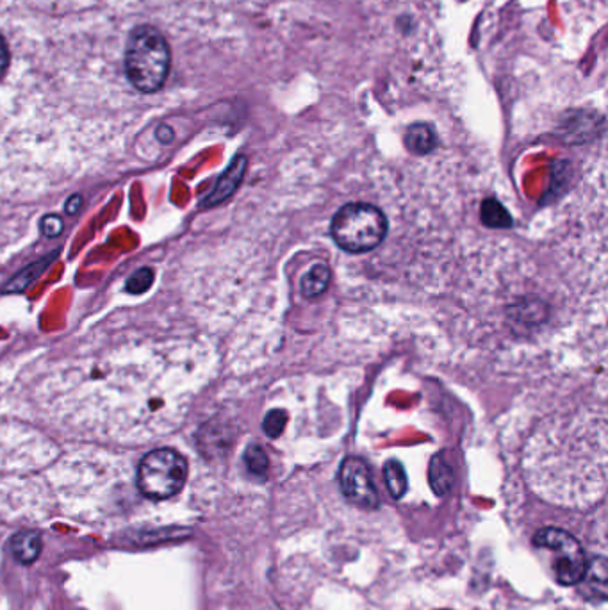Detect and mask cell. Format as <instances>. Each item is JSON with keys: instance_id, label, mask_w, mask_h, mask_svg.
Here are the masks:
<instances>
[{"instance_id": "obj_11", "label": "cell", "mask_w": 608, "mask_h": 610, "mask_svg": "<svg viewBox=\"0 0 608 610\" xmlns=\"http://www.w3.org/2000/svg\"><path fill=\"white\" fill-rule=\"evenodd\" d=\"M330 268L327 264H314L309 272L305 273L302 279V293L307 298H318L327 291L330 284Z\"/></svg>"}, {"instance_id": "obj_19", "label": "cell", "mask_w": 608, "mask_h": 610, "mask_svg": "<svg viewBox=\"0 0 608 610\" xmlns=\"http://www.w3.org/2000/svg\"><path fill=\"white\" fill-rule=\"evenodd\" d=\"M9 65V50L8 45L4 42V38L0 36V79H2V75L6 72V68Z\"/></svg>"}, {"instance_id": "obj_13", "label": "cell", "mask_w": 608, "mask_h": 610, "mask_svg": "<svg viewBox=\"0 0 608 610\" xmlns=\"http://www.w3.org/2000/svg\"><path fill=\"white\" fill-rule=\"evenodd\" d=\"M482 222L487 227H493V229H507L512 225V218H510L509 211L494 198H487L482 204Z\"/></svg>"}, {"instance_id": "obj_5", "label": "cell", "mask_w": 608, "mask_h": 610, "mask_svg": "<svg viewBox=\"0 0 608 610\" xmlns=\"http://www.w3.org/2000/svg\"><path fill=\"white\" fill-rule=\"evenodd\" d=\"M339 484L343 495L355 505L364 509H377L380 505L370 468L359 457H348L343 461L339 468Z\"/></svg>"}, {"instance_id": "obj_16", "label": "cell", "mask_w": 608, "mask_h": 610, "mask_svg": "<svg viewBox=\"0 0 608 610\" xmlns=\"http://www.w3.org/2000/svg\"><path fill=\"white\" fill-rule=\"evenodd\" d=\"M286 423H288V414L280 409H273L270 413L266 414V418L263 421L264 434L268 437H279L284 429H286Z\"/></svg>"}, {"instance_id": "obj_2", "label": "cell", "mask_w": 608, "mask_h": 610, "mask_svg": "<svg viewBox=\"0 0 608 610\" xmlns=\"http://www.w3.org/2000/svg\"><path fill=\"white\" fill-rule=\"evenodd\" d=\"M332 238L337 247L352 254H362L378 247L387 234V218L370 204H346L337 211L332 225Z\"/></svg>"}, {"instance_id": "obj_10", "label": "cell", "mask_w": 608, "mask_h": 610, "mask_svg": "<svg viewBox=\"0 0 608 610\" xmlns=\"http://www.w3.org/2000/svg\"><path fill=\"white\" fill-rule=\"evenodd\" d=\"M428 480L430 487L436 495L444 496L453 486V468L450 462L446 461L444 454H437L430 462L428 470Z\"/></svg>"}, {"instance_id": "obj_14", "label": "cell", "mask_w": 608, "mask_h": 610, "mask_svg": "<svg viewBox=\"0 0 608 610\" xmlns=\"http://www.w3.org/2000/svg\"><path fill=\"white\" fill-rule=\"evenodd\" d=\"M245 464H247L248 471L257 477H264L270 466L268 455L264 454L263 448L259 445L248 446L247 452H245Z\"/></svg>"}, {"instance_id": "obj_4", "label": "cell", "mask_w": 608, "mask_h": 610, "mask_svg": "<svg viewBox=\"0 0 608 610\" xmlns=\"http://www.w3.org/2000/svg\"><path fill=\"white\" fill-rule=\"evenodd\" d=\"M534 545L557 553L553 568H555V577L562 586L580 584L587 568V561H585L584 548L575 537L560 528H541L534 536Z\"/></svg>"}, {"instance_id": "obj_17", "label": "cell", "mask_w": 608, "mask_h": 610, "mask_svg": "<svg viewBox=\"0 0 608 610\" xmlns=\"http://www.w3.org/2000/svg\"><path fill=\"white\" fill-rule=\"evenodd\" d=\"M152 282H154V272L150 268H141L138 272L132 273L131 279L125 284V289L138 295L147 291L152 286Z\"/></svg>"}, {"instance_id": "obj_15", "label": "cell", "mask_w": 608, "mask_h": 610, "mask_svg": "<svg viewBox=\"0 0 608 610\" xmlns=\"http://www.w3.org/2000/svg\"><path fill=\"white\" fill-rule=\"evenodd\" d=\"M47 259H43L40 263L33 264V266H29L27 270L17 275L13 281L8 284V291H24V289L29 288L31 286V282L36 281L40 275H42L43 270H45V266H47Z\"/></svg>"}, {"instance_id": "obj_8", "label": "cell", "mask_w": 608, "mask_h": 610, "mask_svg": "<svg viewBox=\"0 0 608 610\" xmlns=\"http://www.w3.org/2000/svg\"><path fill=\"white\" fill-rule=\"evenodd\" d=\"M580 582H584V593L587 596L603 602L607 596V561L603 557L594 559L585 568L584 577Z\"/></svg>"}, {"instance_id": "obj_6", "label": "cell", "mask_w": 608, "mask_h": 610, "mask_svg": "<svg viewBox=\"0 0 608 610\" xmlns=\"http://www.w3.org/2000/svg\"><path fill=\"white\" fill-rule=\"evenodd\" d=\"M245 172H247V157H236L231 166L223 172L220 181L216 182L211 195L204 200V206H218V204H222L223 200L231 197L232 193L238 190Z\"/></svg>"}, {"instance_id": "obj_20", "label": "cell", "mask_w": 608, "mask_h": 610, "mask_svg": "<svg viewBox=\"0 0 608 610\" xmlns=\"http://www.w3.org/2000/svg\"><path fill=\"white\" fill-rule=\"evenodd\" d=\"M79 204H81V197L70 198V202H68V206H66V213L74 215L75 211L79 209Z\"/></svg>"}, {"instance_id": "obj_1", "label": "cell", "mask_w": 608, "mask_h": 610, "mask_svg": "<svg viewBox=\"0 0 608 610\" xmlns=\"http://www.w3.org/2000/svg\"><path fill=\"white\" fill-rule=\"evenodd\" d=\"M172 52L165 36L154 27L134 29L125 50L129 83L141 93H156L170 74Z\"/></svg>"}, {"instance_id": "obj_18", "label": "cell", "mask_w": 608, "mask_h": 610, "mask_svg": "<svg viewBox=\"0 0 608 610\" xmlns=\"http://www.w3.org/2000/svg\"><path fill=\"white\" fill-rule=\"evenodd\" d=\"M42 231L50 236V238H56L63 231V220L59 216L50 215L47 218H43Z\"/></svg>"}, {"instance_id": "obj_3", "label": "cell", "mask_w": 608, "mask_h": 610, "mask_svg": "<svg viewBox=\"0 0 608 610\" xmlns=\"http://www.w3.org/2000/svg\"><path fill=\"white\" fill-rule=\"evenodd\" d=\"M188 479V462L170 448L154 450L138 468V489L150 500H166L181 491Z\"/></svg>"}, {"instance_id": "obj_9", "label": "cell", "mask_w": 608, "mask_h": 610, "mask_svg": "<svg viewBox=\"0 0 608 610\" xmlns=\"http://www.w3.org/2000/svg\"><path fill=\"white\" fill-rule=\"evenodd\" d=\"M436 132L428 124H414L405 134V147L416 156H425L436 149Z\"/></svg>"}, {"instance_id": "obj_12", "label": "cell", "mask_w": 608, "mask_h": 610, "mask_svg": "<svg viewBox=\"0 0 608 610\" xmlns=\"http://www.w3.org/2000/svg\"><path fill=\"white\" fill-rule=\"evenodd\" d=\"M384 479H386L389 493L395 500H400L407 493L409 482H407V473H405L402 462L395 461V459L387 461L384 466Z\"/></svg>"}, {"instance_id": "obj_7", "label": "cell", "mask_w": 608, "mask_h": 610, "mask_svg": "<svg viewBox=\"0 0 608 610\" xmlns=\"http://www.w3.org/2000/svg\"><path fill=\"white\" fill-rule=\"evenodd\" d=\"M43 550L42 536L36 530H24L11 541V552L20 564H33L38 561Z\"/></svg>"}]
</instances>
